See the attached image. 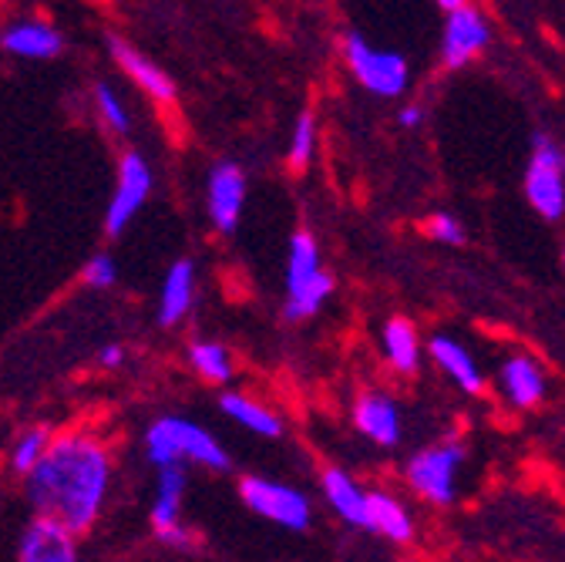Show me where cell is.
Listing matches in <instances>:
<instances>
[{"mask_svg": "<svg viewBox=\"0 0 565 562\" xmlns=\"http://www.w3.org/2000/svg\"><path fill=\"white\" fill-rule=\"evenodd\" d=\"M189 357H192V367H196L206 381H212V384H222V381H230V377H233L230 354H225V348H219V344H196V348L189 351Z\"/></svg>", "mask_w": 565, "mask_h": 562, "instance_id": "23", "label": "cell"}, {"mask_svg": "<svg viewBox=\"0 0 565 562\" xmlns=\"http://www.w3.org/2000/svg\"><path fill=\"white\" fill-rule=\"evenodd\" d=\"M330 294H333V276L320 269L313 236L297 233L290 240V260H287V317L290 320L313 317Z\"/></svg>", "mask_w": 565, "mask_h": 562, "instance_id": "3", "label": "cell"}, {"mask_svg": "<svg viewBox=\"0 0 565 562\" xmlns=\"http://www.w3.org/2000/svg\"><path fill=\"white\" fill-rule=\"evenodd\" d=\"M158 539H162V542H168V546H176V549H189V542H192V536H189L186 529H179V526L162 529V532H158Z\"/></svg>", "mask_w": 565, "mask_h": 562, "instance_id": "29", "label": "cell"}, {"mask_svg": "<svg viewBox=\"0 0 565 562\" xmlns=\"http://www.w3.org/2000/svg\"><path fill=\"white\" fill-rule=\"evenodd\" d=\"M428 227H431V236L434 240H441V243H455V246H462L465 243V230H462V222L455 219V216H434L431 222H428Z\"/></svg>", "mask_w": 565, "mask_h": 562, "instance_id": "28", "label": "cell"}, {"mask_svg": "<svg viewBox=\"0 0 565 562\" xmlns=\"http://www.w3.org/2000/svg\"><path fill=\"white\" fill-rule=\"evenodd\" d=\"M421 119H424V115H421V108H418V104H408V108L401 111V125H405V129L421 125Z\"/></svg>", "mask_w": 565, "mask_h": 562, "instance_id": "31", "label": "cell"}, {"mask_svg": "<svg viewBox=\"0 0 565 562\" xmlns=\"http://www.w3.org/2000/svg\"><path fill=\"white\" fill-rule=\"evenodd\" d=\"M437 4H441L444 11H455V8H462V4H468V0H437Z\"/></svg>", "mask_w": 565, "mask_h": 562, "instance_id": "32", "label": "cell"}, {"mask_svg": "<svg viewBox=\"0 0 565 562\" xmlns=\"http://www.w3.org/2000/svg\"><path fill=\"white\" fill-rule=\"evenodd\" d=\"M354 421L377 444H394V441L401 438L398 408H394V401H387L384 395H364L357 401V408H354Z\"/></svg>", "mask_w": 565, "mask_h": 562, "instance_id": "14", "label": "cell"}, {"mask_svg": "<svg viewBox=\"0 0 565 562\" xmlns=\"http://www.w3.org/2000/svg\"><path fill=\"white\" fill-rule=\"evenodd\" d=\"M465 459L462 444H444V448H428V452L414 455L408 465V482L414 485V492H421L424 498L447 505L455 498V472Z\"/></svg>", "mask_w": 565, "mask_h": 562, "instance_id": "7", "label": "cell"}, {"mask_svg": "<svg viewBox=\"0 0 565 562\" xmlns=\"http://www.w3.org/2000/svg\"><path fill=\"white\" fill-rule=\"evenodd\" d=\"M246 202V176L233 162H222L209 176V216L222 233H233Z\"/></svg>", "mask_w": 565, "mask_h": 562, "instance_id": "10", "label": "cell"}, {"mask_svg": "<svg viewBox=\"0 0 565 562\" xmlns=\"http://www.w3.org/2000/svg\"><path fill=\"white\" fill-rule=\"evenodd\" d=\"M501 384H505V395L512 398V405H519V408H529V405L542 401V395H545L542 371L529 357L508 361L501 367Z\"/></svg>", "mask_w": 565, "mask_h": 562, "instance_id": "18", "label": "cell"}, {"mask_svg": "<svg viewBox=\"0 0 565 562\" xmlns=\"http://www.w3.org/2000/svg\"><path fill=\"white\" fill-rule=\"evenodd\" d=\"M95 101H98V111H101V119L111 132H119L125 135L129 132V115H125V104L119 101V95L111 91L108 85H98L95 88Z\"/></svg>", "mask_w": 565, "mask_h": 562, "instance_id": "26", "label": "cell"}, {"mask_svg": "<svg viewBox=\"0 0 565 562\" xmlns=\"http://www.w3.org/2000/svg\"><path fill=\"white\" fill-rule=\"evenodd\" d=\"M98 357H101V364H104V367H119V364H122V357H125V351H122L119 344H108V348H101V354H98Z\"/></svg>", "mask_w": 565, "mask_h": 562, "instance_id": "30", "label": "cell"}, {"mask_svg": "<svg viewBox=\"0 0 565 562\" xmlns=\"http://www.w3.org/2000/svg\"><path fill=\"white\" fill-rule=\"evenodd\" d=\"M367 529L387 536L390 542H411L414 539V526H411L408 509L384 492H367Z\"/></svg>", "mask_w": 565, "mask_h": 562, "instance_id": "16", "label": "cell"}, {"mask_svg": "<svg viewBox=\"0 0 565 562\" xmlns=\"http://www.w3.org/2000/svg\"><path fill=\"white\" fill-rule=\"evenodd\" d=\"M192 263L179 260L165 276V287H162V304H158V320L165 327H173L176 320H182L192 307Z\"/></svg>", "mask_w": 565, "mask_h": 562, "instance_id": "17", "label": "cell"}, {"mask_svg": "<svg viewBox=\"0 0 565 562\" xmlns=\"http://www.w3.org/2000/svg\"><path fill=\"white\" fill-rule=\"evenodd\" d=\"M4 47L18 58H37V62H47V58H58L62 54V34L54 31L51 24H41V21H24V24H14L4 31Z\"/></svg>", "mask_w": 565, "mask_h": 562, "instance_id": "13", "label": "cell"}, {"mask_svg": "<svg viewBox=\"0 0 565 562\" xmlns=\"http://www.w3.org/2000/svg\"><path fill=\"white\" fill-rule=\"evenodd\" d=\"M344 54H347V65H351L354 78L367 91H374L380 98H398L408 88V62L401 58V54L377 51L361 34H351L344 41Z\"/></svg>", "mask_w": 565, "mask_h": 562, "instance_id": "5", "label": "cell"}, {"mask_svg": "<svg viewBox=\"0 0 565 562\" xmlns=\"http://www.w3.org/2000/svg\"><path fill=\"white\" fill-rule=\"evenodd\" d=\"M75 532L58 522V519H51V516H37L24 536H21V559L24 562H71L75 559Z\"/></svg>", "mask_w": 565, "mask_h": 562, "instance_id": "11", "label": "cell"}, {"mask_svg": "<svg viewBox=\"0 0 565 562\" xmlns=\"http://www.w3.org/2000/svg\"><path fill=\"white\" fill-rule=\"evenodd\" d=\"M323 495H326V502L333 505L336 516H341L344 522L367 529V492H361L347 472L326 469L323 472Z\"/></svg>", "mask_w": 565, "mask_h": 562, "instance_id": "15", "label": "cell"}, {"mask_svg": "<svg viewBox=\"0 0 565 562\" xmlns=\"http://www.w3.org/2000/svg\"><path fill=\"white\" fill-rule=\"evenodd\" d=\"M108 51H111V58H115L119 65H122V71L139 85V88H145L152 98H158V101H173L176 98V85H173V78H168L158 65H152L145 54H139L132 44H125L122 37H108Z\"/></svg>", "mask_w": 565, "mask_h": 562, "instance_id": "12", "label": "cell"}, {"mask_svg": "<svg viewBox=\"0 0 565 562\" xmlns=\"http://www.w3.org/2000/svg\"><path fill=\"white\" fill-rule=\"evenodd\" d=\"M186 492V475L176 465L158 469V498L152 505V526L155 532L179 526V502Z\"/></svg>", "mask_w": 565, "mask_h": 562, "instance_id": "19", "label": "cell"}, {"mask_svg": "<svg viewBox=\"0 0 565 562\" xmlns=\"http://www.w3.org/2000/svg\"><path fill=\"white\" fill-rule=\"evenodd\" d=\"M44 452H47V434H44L41 428L27 431V434L18 441V448H14V469H18L21 475H31L34 465L44 459Z\"/></svg>", "mask_w": 565, "mask_h": 562, "instance_id": "25", "label": "cell"}, {"mask_svg": "<svg viewBox=\"0 0 565 562\" xmlns=\"http://www.w3.org/2000/svg\"><path fill=\"white\" fill-rule=\"evenodd\" d=\"M145 444H148V462L158 469L176 465L182 455L209 469H230V459H225L222 448L209 438V431L182 418H158L148 428Z\"/></svg>", "mask_w": 565, "mask_h": 562, "instance_id": "2", "label": "cell"}, {"mask_svg": "<svg viewBox=\"0 0 565 562\" xmlns=\"http://www.w3.org/2000/svg\"><path fill=\"white\" fill-rule=\"evenodd\" d=\"M431 357L451 377H455V384H462L468 395H478V390H481V377L475 371V361L468 357V351L458 341H451V337H434V341H431Z\"/></svg>", "mask_w": 565, "mask_h": 562, "instance_id": "20", "label": "cell"}, {"mask_svg": "<svg viewBox=\"0 0 565 562\" xmlns=\"http://www.w3.org/2000/svg\"><path fill=\"white\" fill-rule=\"evenodd\" d=\"M384 348H387L390 364L398 367V371H405V374L418 371V333H414L411 320L394 317L384 327Z\"/></svg>", "mask_w": 565, "mask_h": 562, "instance_id": "21", "label": "cell"}, {"mask_svg": "<svg viewBox=\"0 0 565 562\" xmlns=\"http://www.w3.org/2000/svg\"><path fill=\"white\" fill-rule=\"evenodd\" d=\"M243 502L250 509L282 529H307L310 526V502L303 498V492L279 485V482H266V478H243L240 485Z\"/></svg>", "mask_w": 565, "mask_h": 562, "instance_id": "6", "label": "cell"}, {"mask_svg": "<svg viewBox=\"0 0 565 562\" xmlns=\"http://www.w3.org/2000/svg\"><path fill=\"white\" fill-rule=\"evenodd\" d=\"M222 411L230 415V418H236L240 425H246L250 431H256V434H266V438H279L282 434V425H279V418L273 415V411H266L263 405H256V401H250V398H243V395H222Z\"/></svg>", "mask_w": 565, "mask_h": 562, "instance_id": "22", "label": "cell"}, {"mask_svg": "<svg viewBox=\"0 0 565 562\" xmlns=\"http://www.w3.org/2000/svg\"><path fill=\"white\" fill-rule=\"evenodd\" d=\"M108 455L91 438H58L44 459L27 475V495L37 516H51L65 522L71 532H85L104 502L108 488Z\"/></svg>", "mask_w": 565, "mask_h": 562, "instance_id": "1", "label": "cell"}, {"mask_svg": "<svg viewBox=\"0 0 565 562\" xmlns=\"http://www.w3.org/2000/svg\"><path fill=\"white\" fill-rule=\"evenodd\" d=\"M485 44H488V21L475 8L462 4L455 11H447L444 41H441V54L447 68L468 65Z\"/></svg>", "mask_w": 565, "mask_h": 562, "instance_id": "9", "label": "cell"}, {"mask_svg": "<svg viewBox=\"0 0 565 562\" xmlns=\"http://www.w3.org/2000/svg\"><path fill=\"white\" fill-rule=\"evenodd\" d=\"M152 189V173L148 162L139 152H125L122 168H119V189L108 202V216H104V230L111 236H119L125 230V222H132V216L145 206Z\"/></svg>", "mask_w": 565, "mask_h": 562, "instance_id": "8", "label": "cell"}, {"mask_svg": "<svg viewBox=\"0 0 565 562\" xmlns=\"http://www.w3.org/2000/svg\"><path fill=\"white\" fill-rule=\"evenodd\" d=\"M115 276H119V266H115V260L111 256H95L88 266H85V284L88 287H111L115 284Z\"/></svg>", "mask_w": 565, "mask_h": 562, "instance_id": "27", "label": "cell"}, {"mask_svg": "<svg viewBox=\"0 0 565 562\" xmlns=\"http://www.w3.org/2000/svg\"><path fill=\"white\" fill-rule=\"evenodd\" d=\"M525 196L545 219H558L565 212V155L549 135H535L525 173Z\"/></svg>", "mask_w": 565, "mask_h": 562, "instance_id": "4", "label": "cell"}, {"mask_svg": "<svg viewBox=\"0 0 565 562\" xmlns=\"http://www.w3.org/2000/svg\"><path fill=\"white\" fill-rule=\"evenodd\" d=\"M313 145H317V125H313V115L303 111L293 125V142H290V165L293 168H303L313 155Z\"/></svg>", "mask_w": 565, "mask_h": 562, "instance_id": "24", "label": "cell"}]
</instances>
